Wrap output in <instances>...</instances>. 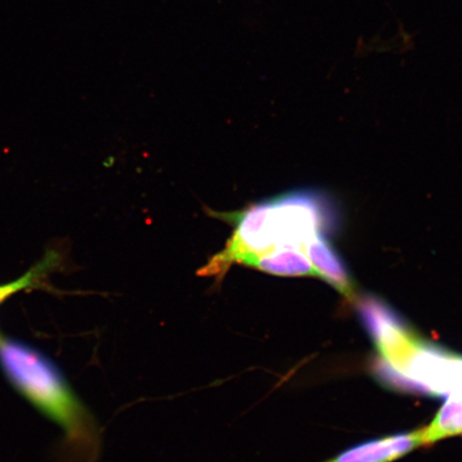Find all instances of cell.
<instances>
[{"label":"cell","instance_id":"6da1fadb","mask_svg":"<svg viewBox=\"0 0 462 462\" xmlns=\"http://www.w3.org/2000/svg\"><path fill=\"white\" fill-rule=\"evenodd\" d=\"M0 369L22 397L60 427L66 462H96L99 429L53 359L37 346L2 335Z\"/></svg>","mask_w":462,"mask_h":462},{"label":"cell","instance_id":"7a4b0ae2","mask_svg":"<svg viewBox=\"0 0 462 462\" xmlns=\"http://www.w3.org/2000/svg\"><path fill=\"white\" fill-rule=\"evenodd\" d=\"M235 226L222 252L213 256L218 269L281 247L304 248L316 235L332 234L338 225L333 201L317 190H294L246 209L216 213Z\"/></svg>","mask_w":462,"mask_h":462},{"label":"cell","instance_id":"3957f363","mask_svg":"<svg viewBox=\"0 0 462 462\" xmlns=\"http://www.w3.org/2000/svg\"><path fill=\"white\" fill-rule=\"evenodd\" d=\"M357 310L383 360L402 372L420 339L391 306L372 294L359 300Z\"/></svg>","mask_w":462,"mask_h":462},{"label":"cell","instance_id":"277c9868","mask_svg":"<svg viewBox=\"0 0 462 462\" xmlns=\"http://www.w3.org/2000/svg\"><path fill=\"white\" fill-rule=\"evenodd\" d=\"M420 446H425L421 430L357 444L326 462H392Z\"/></svg>","mask_w":462,"mask_h":462},{"label":"cell","instance_id":"5b68a950","mask_svg":"<svg viewBox=\"0 0 462 462\" xmlns=\"http://www.w3.org/2000/svg\"><path fill=\"white\" fill-rule=\"evenodd\" d=\"M303 250L313 264L318 277L326 281L346 299H355V282L349 271L330 242L325 238V235L314 236L305 245Z\"/></svg>","mask_w":462,"mask_h":462},{"label":"cell","instance_id":"8992f818","mask_svg":"<svg viewBox=\"0 0 462 462\" xmlns=\"http://www.w3.org/2000/svg\"><path fill=\"white\" fill-rule=\"evenodd\" d=\"M423 430L424 444L435 443L443 438L462 435V356L456 366L448 400L431 424Z\"/></svg>","mask_w":462,"mask_h":462},{"label":"cell","instance_id":"52a82bcc","mask_svg":"<svg viewBox=\"0 0 462 462\" xmlns=\"http://www.w3.org/2000/svg\"><path fill=\"white\" fill-rule=\"evenodd\" d=\"M246 267L279 276H314L318 273L303 248L281 247L247 258L242 263Z\"/></svg>","mask_w":462,"mask_h":462},{"label":"cell","instance_id":"ba28073f","mask_svg":"<svg viewBox=\"0 0 462 462\" xmlns=\"http://www.w3.org/2000/svg\"><path fill=\"white\" fill-rule=\"evenodd\" d=\"M61 260L62 256L60 251L54 250V248L46 251L44 256L19 279L0 285V305L16 293L48 287L49 276L60 267Z\"/></svg>","mask_w":462,"mask_h":462}]
</instances>
